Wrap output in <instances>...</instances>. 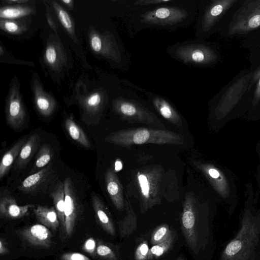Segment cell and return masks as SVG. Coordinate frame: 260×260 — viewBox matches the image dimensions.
I'll return each instance as SVG.
<instances>
[{
    "label": "cell",
    "instance_id": "cell-9",
    "mask_svg": "<svg viewBox=\"0 0 260 260\" xmlns=\"http://www.w3.org/2000/svg\"><path fill=\"white\" fill-rule=\"evenodd\" d=\"M138 180L140 189V204L142 212L157 204L160 202L159 185L155 179V173L146 171L138 173Z\"/></svg>",
    "mask_w": 260,
    "mask_h": 260
},
{
    "label": "cell",
    "instance_id": "cell-13",
    "mask_svg": "<svg viewBox=\"0 0 260 260\" xmlns=\"http://www.w3.org/2000/svg\"><path fill=\"white\" fill-rule=\"evenodd\" d=\"M32 204L23 206L18 205L16 200L9 192L4 191L1 193L0 199V216L2 218L15 219L21 218L28 213Z\"/></svg>",
    "mask_w": 260,
    "mask_h": 260
},
{
    "label": "cell",
    "instance_id": "cell-7",
    "mask_svg": "<svg viewBox=\"0 0 260 260\" xmlns=\"http://www.w3.org/2000/svg\"><path fill=\"white\" fill-rule=\"evenodd\" d=\"M63 184L65 195L64 225L61 236L65 240L70 238L74 233L79 213V206L71 179L69 177L66 178Z\"/></svg>",
    "mask_w": 260,
    "mask_h": 260
},
{
    "label": "cell",
    "instance_id": "cell-18",
    "mask_svg": "<svg viewBox=\"0 0 260 260\" xmlns=\"http://www.w3.org/2000/svg\"><path fill=\"white\" fill-rule=\"evenodd\" d=\"M125 217L118 222V228L120 236L122 238L129 237L137 229L138 219L131 203L126 194L125 198Z\"/></svg>",
    "mask_w": 260,
    "mask_h": 260
},
{
    "label": "cell",
    "instance_id": "cell-15",
    "mask_svg": "<svg viewBox=\"0 0 260 260\" xmlns=\"http://www.w3.org/2000/svg\"><path fill=\"white\" fill-rule=\"evenodd\" d=\"M91 202L98 222L108 234L114 236L115 229L111 213L105 204L95 193L91 195Z\"/></svg>",
    "mask_w": 260,
    "mask_h": 260
},
{
    "label": "cell",
    "instance_id": "cell-27",
    "mask_svg": "<svg viewBox=\"0 0 260 260\" xmlns=\"http://www.w3.org/2000/svg\"><path fill=\"white\" fill-rule=\"evenodd\" d=\"M96 255L104 260H119L118 251L111 244L99 240L95 251Z\"/></svg>",
    "mask_w": 260,
    "mask_h": 260
},
{
    "label": "cell",
    "instance_id": "cell-14",
    "mask_svg": "<svg viewBox=\"0 0 260 260\" xmlns=\"http://www.w3.org/2000/svg\"><path fill=\"white\" fill-rule=\"evenodd\" d=\"M105 181L108 193L115 206L119 211L125 209V198L122 186L112 168H109L105 176Z\"/></svg>",
    "mask_w": 260,
    "mask_h": 260
},
{
    "label": "cell",
    "instance_id": "cell-25",
    "mask_svg": "<svg viewBox=\"0 0 260 260\" xmlns=\"http://www.w3.org/2000/svg\"><path fill=\"white\" fill-rule=\"evenodd\" d=\"M177 236L175 232L172 231L170 236L165 241L153 245L149 249L148 260L158 259L166 253L173 246Z\"/></svg>",
    "mask_w": 260,
    "mask_h": 260
},
{
    "label": "cell",
    "instance_id": "cell-24",
    "mask_svg": "<svg viewBox=\"0 0 260 260\" xmlns=\"http://www.w3.org/2000/svg\"><path fill=\"white\" fill-rule=\"evenodd\" d=\"M34 12V9L28 6H7L1 8L0 17L4 19H15L29 15Z\"/></svg>",
    "mask_w": 260,
    "mask_h": 260
},
{
    "label": "cell",
    "instance_id": "cell-5",
    "mask_svg": "<svg viewBox=\"0 0 260 260\" xmlns=\"http://www.w3.org/2000/svg\"><path fill=\"white\" fill-rule=\"evenodd\" d=\"M166 52L174 59L193 67L210 64L216 59L213 49L201 39L173 44L167 48Z\"/></svg>",
    "mask_w": 260,
    "mask_h": 260
},
{
    "label": "cell",
    "instance_id": "cell-3",
    "mask_svg": "<svg viewBox=\"0 0 260 260\" xmlns=\"http://www.w3.org/2000/svg\"><path fill=\"white\" fill-rule=\"evenodd\" d=\"M260 244V220L244 216L241 228L225 246L220 260H255Z\"/></svg>",
    "mask_w": 260,
    "mask_h": 260
},
{
    "label": "cell",
    "instance_id": "cell-26",
    "mask_svg": "<svg viewBox=\"0 0 260 260\" xmlns=\"http://www.w3.org/2000/svg\"><path fill=\"white\" fill-rule=\"evenodd\" d=\"M52 5L54 8L57 17L63 27L68 32L70 36L75 41H77L75 34L74 26L73 21L68 13L56 2L52 1Z\"/></svg>",
    "mask_w": 260,
    "mask_h": 260
},
{
    "label": "cell",
    "instance_id": "cell-23",
    "mask_svg": "<svg viewBox=\"0 0 260 260\" xmlns=\"http://www.w3.org/2000/svg\"><path fill=\"white\" fill-rule=\"evenodd\" d=\"M53 156L54 152L51 146L47 143L44 144L37 154L30 174L37 173L48 166L52 162Z\"/></svg>",
    "mask_w": 260,
    "mask_h": 260
},
{
    "label": "cell",
    "instance_id": "cell-20",
    "mask_svg": "<svg viewBox=\"0 0 260 260\" xmlns=\"http://www.w3.org/2000/svg\"><path fill=\"white\" fill-rule=\"evenodd\" d=\"M26 140V138L20 139L3 155L0 162L1 179L8 173L14 161H16L20 150Z\"/></svg>",
    "mask_w": 260,
    "mask_h": 260
},
{
    "label": "cell",
    "instance_id": "cell-37",
    "mask_svg": "<svg viewBox=\"0 0 260 260\" xmlns=\"http://www.w3.org/2000/svg\"><path fill=\"white\" fill-rule=\"evenodd\" d=\"M29 2L28 0H9L6 1L5 2L9 4H22Z\"/></svg>",
    "mask_w": 260,
    "mask_h": 260
},
{
    "label": "cell",
    "instance_id": "cell-11",
    "mask_svg": "<svg viewBox=\"0 0 260 260\" xmlns=\"http://www.w3.org/2000/svg\"><path fill=\"white\" fill-rule=\"evenodd\" d=\"M22 241L27 245L40 248H49L53 245L52 234L42 224H36L19 232Z\"/></svg>",
    "mask_w": 260,
    "mask_h": 260
},
{
    "label": "cell",
    "instance_id": "cell-22",
    "mask_svg": "<svg viewBox=\"0 0 260 260\" xmlns=\"http://www.w3.org/2000/svg\"><path fill=\"white\" fill-rule=\"evenodd\" d=\"M64 127L70 137L83 147L89 148L90 143L83 129L75 122L72 115L69 116L64 122Z\"/></svg>",
    "mask_w": 260,
    "mask_h": 260
},
{
    "label": "cell",
    "instance_id": "cell-36",
    "mask_svg": "<svg viewBox=\"0 0 260 260\" xmlns=\"http://www.w3.org/2000/svg\"><path fill=\"white\" fill-rule=\"evenodd\" d=\"M46 18L47 20V22L50 27L53 29V30L56 32L57 30L56 25L53 20V18L51 17L50 15L47 13L46 14Z\"/></svg>",
    "mask_w": 260,
    "mask_h": 260
},
{
    "label": "cell",
    "instance_id": "cell-8",
    "mask_svg": "<svg viewBox=\"0 0 260 260\" xmlns=\"http://www.w3.org/2000/svg\"><path fill=\"white\" fill-rule=\"evenodd\" d=\"M55 177L52 162L37 173L28 176L18 186L24 193L37 195L45 191Z\"/></svg>",
    "mask_w": 260,
    "mask_h": 260
},
{
    "label": "cell",
    "instance_id": "cell-32",
    "mask_svg": "<svg viewBox=\"0 0 260 260\" xmlns=\"http://www.w3.org/2000/svg\"><path fill=\"white\" fill-rule=\"evenodd\" d=\"M62 260H90L86 255L78 252H67L61 256Z\"/></svg>",
    "mask_w": 260,
    "mask_h": 260
},
{
    "label": "cell",
    "instance_id": "cell-1",
    "mask_svg": "<svg viewBox=\"0 0 260 260\" xmlns=\"http://www.w3.org/2000/svg\"><path fill=\"white\" fill-rule=\"evenodd\" d=\"M195 0L171 3L131 13L124 16L131 37L146 29L174 31L190 26L196 18Z\"/></svg>",
    "mask_w": 260,
    "mask_h": 260
},
{
    "label": "cell",
    "instance_id": "cell-17",
    "mask_svg": "<svg viewBox=\"0 0 260 260\" xmlns=\"http://www.w3.org/2000/svg\"><path fill=\"white\" fill-rule=\"evenodd\" d=\"M34 100L39 113L44 117L50 116L55 108V102L52 96L46 93L39 83L35 85Z\"/></svg>",
    "mask_w": 260,
    "mask_h": 260
},
{
    "label": "cell",
    "instance_id": "cell-40",
    "mask_svg": "<svg viewBox=\"0 0 260 260\" xmlns=\"http://www.w3.org/2000/svg\"><path fill=\"white\" fill-rule=\"evenodd\" d=\"M176 260H185V259L184 258V257L180 255L179 256H178V257L176 259Z\"/></svg>",
    "mask_w": 260,
    "mask_h": 260
},
{
    "label": "cell",
    "instance_id": "cell-16",
    "mask_svg": "<svg viewBox=\"0 0 260 260\" xmlns=\"http://www.w3.org/2000/svg\"><path fill=\"white\" fill-rule=\"evenodd\" d=\"M41 138L34 133L26 140L23 145L15 162V167L19 169L24 168L36 153L40 145Z\"/></svg>",
    "mask_w": 260,
    "mask_h": 260
},
{
    "label": "cell",
    "instance_id": "cell-12",
    "mask_svg": "<svg viewBox=\"0 0 260 260\" xmlns=\"http://www.w3.org/2000/svg\"><path fill=\"white\" fill-rule=\"evenodd\" d=\"M142 92L148 98L155 110L171 123L181 126L183 120L180 114L164 97L142 89Z\"/></svg>",
    "mask_w": 260,
    "mask_h": 260
},
{
    "label": "cell",
    "instance_id": "cell-4",
    "mask_svg": "<svg viewBox=\"0 0 260 260\" xmlns=\"http://www.w3.org/2000/svg\"><path fill=\"white\" fill-rule=\"evenodd\" d=\"M105 141L124 147L145 144L181 145L184 142V137L181 134L166 129L138 127L112 132L107 136Z\"/></svg>",
    "mask_w": 260,
    "mask_h": 260
},
{
    "label": "cell",
    "instance_id": "cell-30",
    "mask_svg": "<svg viewBox=\"0 0 260 260\" xmlns=\"http://www.w3.org/2000/svg\"><path fill=\"white\" fill-rule=\"evenodd\" d=\"M0 27L3 30L11 34L20 33L24 28L16 21L3 19H1Z\"/></svg>",
    "mask_w": 260,
    "mask_h": 260
},
{
    "label": "cell",
    "instance_id": "cell-34",
    "mask_svg": "<svg viewBox=\"0 0 260 260\" xmlns=\"http://www.w3.org/2000/svg\"><path fill=\"white\" fill-rule=\"evenodd\" d=\"M248 26L251 28H255L260 26V14L252 16L248 22Z\"/></svg>",
    "mask_w": 260,
    "mask_h": 260
},
{
    "label": "cell",
    "instance_id": "cell-21",
    "mask_svg": "<svg viewBox=\"0 0 260 260\" xmlns=\"http://www.w3.org/2000/svg\"><path fill=\"white\" fill-rule=\"evenodd\" d=\"M50 196L58 215L61 233L64 225L65 195L63 182L59 181L54 186L51 192Z\"/></svg>",
    "mask_w": 260,
    "mask_h": 260
},
{
    "label": "cell",
    "instance_id": "cell-39",
    "mask_svg": "<svg viewBox=\"0 0 260 260\" xmlns=\"http://www.w3.org/2000/svg\"><path fill=\"white\" fill-rule=\"evenodd\" d=\"M122 168V164L120 161L117 160L115 162V170L119 171Z\"/></svg>",
    "mask_w": 260,
    "mask_h": 260
},
{
    "label": "cell",
    "instance_id": "cell-41",
    "mask_svg": "<svg viewBox=\"0 0 260 260\" xmlns=\"http://www.w3.org/2000/svg\"><path fill=\"white\" fill-rule=\"evenodd\" d=\"M258 86L260 88V79H259V82H258Z\"/></svg>",
    "mask_w": 260,
    "mask_h": 260
},
{
    "label": "cell",
    "instance_id": "cell-31",
    "mask_svg": "<svg viewBox=\"0 0 260 260\" xmlns=\"http://www.w3.org/2000/svg\"><path fill=\"white\" fill-rule=\"evenodd\" d=\"M149 249L147 241H141L135 251L134 257L135 260H148Z\"/></svg>",
    "mask_w": 260,
    "mask_h": 260
},
{
    "label": "cell",
    "instance_id": "cell-2",
    "mask_svg": "<svg viewBox=\"0 0 260 260\" xmlns=\"http://www.w3.org/2000/svg\"><path fill=\"white\" fill-rule=\"evenodd\" d=\"M125 88L112 102V110L121 120L129 123L145 124L150 128L166 129L157 116L147 106L145 101L135 91L132 83L125 82Z\"/></svg>",
    "mask_w": 260,
    "mask_h": 260
},
{
    "label": "cell",
    "instance_id": "cell-29",
    "mask_svg": "<svg viewBox=\"0 0 260 260\" xmlns=\"http://www.w3.org/2000/svg\"><path fill=\"white\" fill-rule=\"evenodd\" d=\"M59 56L56 47L53 44L47 45L45 52V59L49 65L52 68H55L60 58Z\"/></svg>",
    "mask_w": 260,
    "mask_h": 260
},
{
    "label": "cell",
    "instance_id": "cell-28",
    "mask_svg": "<svg viewBox=\"0 0 260 260\" xmlns=\"http://www.w3.org/2000/svg\"><path fill=\"white\" fill-rule=\"evenodd\" d=\"M172 232L169 225L167 223L158 225L151 234L150 238L151 244L154 245L163 242L170 236Z\"/></svg>",
    "mask_w": 260,
    "mask_h": 260
},
{
    "label": "cell",
    "instance_id": "cell-33",
    "mask_svg": "<svg viewBox=\"0 0 260 260\" xmlns=\"http://www.w3.org/2000/svg\"><path fill=\"white\" fill-rule=\"evenodd\" d=\"M96 243L93 238H90L87 239L83 246V249L86 252L93 254L96 251ZM96 255V253H95Z\"/></svg>",
    "mask_w": 260,
    "mask_h": 260
},
{
    "label": "cell",
    "instance_id": "cell-38",
    "mask_svg": "<svg viewBox=\"0 0 260 260\" xmlns=\"http://www.w3.org/2000/svg\"><path fill=\"white\" fill-rule=\"evenodd\" d=\"M61 2L69 8L73 7V1L72 0H62Z\"/></svg>",
    "mask_w": 260,
    "mask_h": 260
},
{
    "label": "cell",
    "instance_id": "cell-35",
    "mask_svg": "<svg viewBox=\"0 0 260 260\" xmlns=\"http://www.w3.org/2000/svg\"><path fill=\"white\" fill-rule=\"evenodd\" d=\"M8 249L6 246V243H5V241L1 239L0 240V254L1 255H5L8 253Z\"/></svg>",
    "mask_w": 260,
    "mask_h": 260
},
{
    "label": "cell",
    "instance_id": "cell-19",
    "mask_svg": "<svg viewBox=\"0 0 260 260\" xmlns=\"http://www.w3.org/2000/svg\"><path fill=\"white\" fill-rule=\"evenodd\" d=\"M34 213L38 220L43 225L56 231L60 222L55 207L38 205L34 209Z\"/></svg>",
    "mask_w": 260,
    "mask_h": 260
},
{
    "label": "cell",
    "instance_id": "cell-10",
    "mask_svg": "<svg viewBox=\"0 0 260 260\" xmlns=\"http://www.w3.org/2000/svg\"><path fill=\"white\" fill-rule=\"evenodd\" d=\"M6 115L7 123L12 128L19 129L24 123L26 111L18 89L16 86H12L7 98Z\"/></svg>",
    "mask_w": 260,
    "mask_h": 260
},
{
    "label": "cell",
    "instance_id": "cell-6",
    "mask_svg": "<svg viewBox=\"0 0 260 260\" xmlns=\"http://www.w3.org/2000/svg\"><path fill=\"white\" fill-rule=\"evenodd\" d=\"M181 229L189 248L194 252L198 250L199 218L193 196L186 194L180 218Z\"/></svg>",
    "mask_w": 260,
    "mask_h": 260
}]
</instances>
